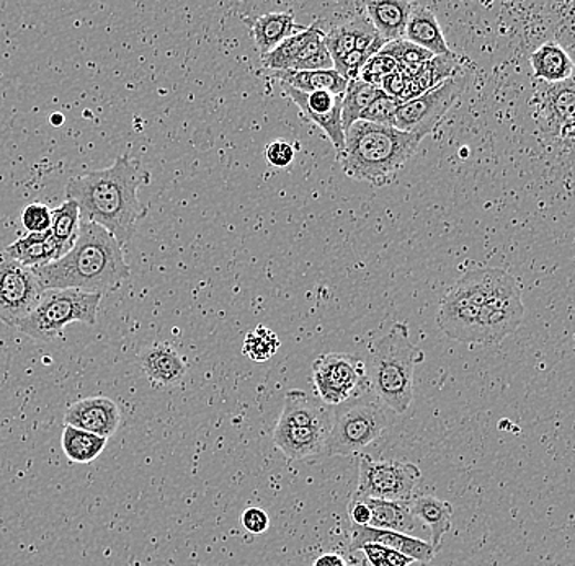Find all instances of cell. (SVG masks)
Masks as SVG:
<instances>
[{
	"label": "cell",
	"mask_w": 575,
	"mask_h": 566,
	"mask_svg": "<svg viewBox=\"0 0 575 566\" xmlns=\"http://www.w3.org/2000/svg\"><path fill=\"white\" fill-rule=\"evenodd\" d=\"M404 40L430 51L435 56H448L453 53L448 47L445 34L437 20L435 12L425 6L414 3L408 27H405Z\"/></svg>",
	"instance_id": "cell-21"
},
{
	"label": "cell",
	"mask_w": 575,
	"mask_h": 566,
	"mask_svg": "<svg viewBox=\"0 0 575 566\" xmlns=\"http://www.w3.org/2000/svg\"><path fill=\"white\" fill-rule=\"evenodd\" d=\"M20 219L29 234L48 233L53 224V209L43 203H32L23 208Z\"/></svg>",
	"instance_id": "cell-35"
},
{
	"label": "cell",
	"mask_w": 575,
	"mask_h": 566,
	"mask_svg": "<svg viewBox=\"0 0 575 566\" xmlns=\"http://www.w3.org/2000/svg\"><path fill=\"white\" fill-rule=\"evenodd\" d=\"M106 444H109L106 438L64 424L61 446H63L65 457L75 464H91L105 451Z\"/></svg>",
	"instance_id": "cell-27"
},
{
	"label": "cell",
	"mask_w": 575,
	"mask_h": 566,
	"mask_svg": "<svg viewBox=\"0 0 575 566\" xmlns=\"http://www.w3.org/2000/svg\"><path fill=\"white\" fill-rule=\"evenodd\" d=\"M312 566H347L346 558L339 554H324L316 558Z\"/></svg>",
	"instance_id": "cell-42"
},
{
	"label": "cell",
	"mask_w": 575,
	"mask_h": 566,
	"mask_svg": "<svg viewBox=\"0 0 575 566\" xmlns=\"http://www.w3.org/2000/svg\"><path fill=\"white\" fill-rule=\"evenodd\" d=\"M278 348H280V340H278L277 333L270 328L257 326L247 333L243 353L253 361L265 362L275 357Z\"/></svg>",
	"instance_id": "cell-31"
},
{
	"label": "cell",
	"mask_w": 575,
	"mask_h": 566,
	"mask_svg": "<svg viewBox=\"0 0 575 566\" xmlns=\"http://www.w3.org/2000/svg\"><path fill=\"white\" fill-rule=\"evenodd\" d=\"M360 552H363L371 566H411L414 564V560L408 555L383 547V545L367 544L360 548Z\"/></svg>",
	"instance_id": "cell-36"
},
{
	"label": "cell",
	"mask_w": 575,
	"mask_h": 566,
	"mask_svg": "<svg viewBox=\"0 0 575 566\" xmlns=\"http://www.w3.org/2000/svg\"><path fill=\"white\" fill-rule=\"evenodd\" d=\"M402 103L398 99L381 93L363 113H361L360 120L367 121L371 124H380V126L396 127V120H398L399 109Z\"/></svg>",
	"instance_id": "cell-33"
},
{
	"label": "cell",
	"mask_w": 575,
	"mask_h": 566,
	"mask_svg": "<svg viewBox=\"0 0 575 566\" xmlns=\"http://www.w3.org/2000/svg\"><path fill=\"white\" fill-rule=\"evenodd\" d=\"M378 544L392 550L408 555L419 564H430L435 558L437 550L430 542L408 536V534L394 533V531L374 529V527L353 526L350 531L349 550H360L363 545Z\"/></svg>",
	"instance_id": "cell-15"
},
{
	"label": "cell",
	"mask_w": 575,
	"mask_h": 566,
	"mask_svg": "<svg viewBox=\"0 0 575 566\" xmlns=\"http://www.w3.org/2000/svg\"><path fill=\"white\" fill-rule=\"evenodd\" d=\"M281 84L299 90V92H326L343 95L349 85V79L342 78L336 69L330 71H284L275 72Z\"/></svg>",
	"instance_id": "cell-26"
},
{
	"label": "cell",
	"mask_w": 575,
	"mask_h": 566,
	"mask_svg": "<svg viewBox=\"0 0 575 566\" xmlns=\"http://www.w3.org/2000/svg\"><path fill=\"white\" fill-rule=\"evenodd\" d=\"M243 526L246 527L247 533L260 536L270 527V517L261 507H247L243 513Z\"/></svg>",
	"instance_id": "cell-39"
},
{
	"label": "cell",
	"mask_w": 575,
	"mask_h": 566,
	"mask_svg": "<svg viewBox=\"0 0 575 566\" xmlns=\"http://www.w3.org/2000/svg\"><path fill=\"white\" fill-rule=\"evenodd\" d=\"M361 7L384 43H391L404 38L414 3L409 0H373L361 3Z\"/></svg>",
	"instance_id": "cell-20"
},
{
	"label": "cell",
	"mask_w": 575,
	"mask_h": 566,
	"mask_svg": "<svg viewBox=\"0 0 575 566\" xmlns=\"http://www.w3.org/2000/svg\"><path fill=\"white\" fill-rule=\"evenodd\" d=\"M316 393L326 405L339 407L371 392L367 364L349 354L327 353L312 364Z\"/></svg>",
	"instance_id": "cell-8"
},
{
	"label": "cell",
	"mask_w": 575,
	"mask_h": 566,
	"mask_svg": "<svg viewBox=\"0 0 575 566\" xmlns=\"http://www.w3.org/2000/svg\"><path fill=\"white\" fill-rule=\"evenodd\" d=\"M422 137L398 127L357 121L346 131L342 171L358 182L388 185L419 150Z\"/></svg>",
	"instance_id": "cell-3"
},
{
	"label": "cell",
	"mask_w": 575,
	"mask_h": 566,
	"mask_svg": "<svg viewBox=\"0 0 575 566\" xmlns=\"http://www.w3.org/2000/svg\"><path fill=\"white\" fill-rule=\"evenodd\" d=\"M470 78L466 72H461L456 78L443 82L439 88L429 90L419 99L402 103L399 109L396 127L404 133L425 137L432 134L445 120L446 113L453 109L461 95L466 92Z\"/></svg>",
	"instance_id": "cell-10"
},
{
	"label": "cell",
	"mask_w": 575,
	"mask_h": 566,
	"mask_svg": "<svg viewBox=\"0 0 575 566\" xmlns=\"http://www.w3.org/2000/svg\"><path fill=\"white\" fill-rule=\"evenodd\" d=\"M81 209L71 199H65L63 205L53 209V224H51V237L58 248V260L68 255L79 239L81 230Z\"/></svg>",
	"instance_id": "cell-28"
},
{
	"label": "cell",
	"mask_w": 575,
	"mask_h": 566,
	"mask_svg": "<svg viewBox=\"0 0 575 566\" xmlns=\"http://www.w3.org/2000/svg\"><path fill=\"white\" fill-rule=\"evenodd\" d=\"M3 254L29 268H41L58 260V248L50 230L20 237Z\"/></svg>",
	"instance_id": "cell-23"
},
{
	"label": "cell",
	"mask_w": 575,
	"mask_h": 566,
	"mask_svg": "<svg viewBox=\"0 0 575 566\" xmlns=\"http://www.w3.org/2000/svg\"><path fill=\"white\" fill-rule=\"evenodd\" d=\"M408 75L398 69V71L392 72V74L386 75L383 82H381V90L386 93V95L392 96V99H401L402 93H404L405 82H408Z\"/></svg>",
	"instance_id": "cell-40"
},
{
	"label": "cell",
	"mask_w": 575,
	"mask_h": 566,
	"mask_svg": "<svg viewBox=\"0 0 575 566\" xmlns=\"http://www.w3.org/2000/svg\"><path fill=\"white\" fill-rule=\"evenodd\" d=\"M383 93L380 88L367 84L361 79H352L343 93L342 124L343 131L349 130L353 123L360 120L361 113Z\"/></svg>",
	"instance_id": "cell-29"
},
{
	"label": "cell",
	"mask_w": 575,
	"mask_h": 566,
	"mask_svg": "<svg viewBox=\"0 0 575 566\" xmlns=\"http://www.w3.org/2000/svg\"><path fill=\"white\" fill-rule=\"evenodd\" d=\"M575 62V2L557 3L556 41Z\"/></svg>",
	"instance_id": "cell-34"
},
{
	"label": "cell",
	"mask_w": 575,
	"mask_h": 566,
	"mask_svg": "<svg viewBox=\"0 0 575 566\" xmlns=\"http://www.w3.org/2000/svg\"><path fill=\"white\" fill-rule=\"evenodd\" d=\"M141 368L153 384L171 388L187 374V362L175 348L156 343L140 354Z\"/></svg>",
	"instance_id": "cell-18"
},
{
	"label": "cell",
	"mask_w": 575,
	"mask_h": 566,
	"mask_svg": "<svg viewBox=\"0 0 575 566\" xmlns=\"http://www.w3.org/2000/svg\"><path fill=\"white\" fill-rule=\"evenodd\" d=\"M380 53L384 54V56L392 58V60L398 62L401 68H411V65L423 64V62L435 58V54L423 50V48L417 47V44L404 40V38H402V40L391 41V43H386Z\"/></svg>",
	"instance_id": "cell-32"
},
{
	"label": "cell",
	"mask_w": 575,
	"mask_h": 566,
	"mask_svg": "<svg viewBox=\"0 0 575 566\" xmlns=\"http://www.w3.org/2000/svg\"><path fill=\"white\" fill-rule=\"evenodd\" d=\"M422 472L411 462L377 461L361 455L355 495L384 502H411Z\"/></svg>",
	"instance_id": "cell-9"
},
{
	"label": "cell",
	"mask_w": 575,
	"mask_h": 566,
	"mask_svg": "<svg viewBox=\"0 0 575 566\" xmlns=\"http://www.w3.org/2000/svg\"><path fill=\"white\" fill-rule=\"evenodd\" d=\"M102 298L79 289H44L33 312L17 326V330L34 340L53 341L71 323L95 326Z\"/></svg>",
	"instance_id": "cell-7"
},
{
	"label": "cell",
	"mask_w": 575,
	"mask_h": 566,
	"mask_svg": "<svg viewBox=\"0 0 575 566\" xmlns=\"http://www.w3.org/2000/svg\"><path fill=\"white\" fill-rule=\"evenodd\" d=\"M44 289H79L89 295L115 291L129 279L123 245L94 223L81 220L79 239L60 260L34 268Z\"/></svg>",
	"instance_id": "cell-2"
},
{
	"label": "cell",
	"mask_w": 575,
	"mask_h": 566,
	"mask_svg": "<svg viewBox=\"0 0 575 566\" xmlns=\"http://www.w3.org/2000/svg\"><path fill=\"white\" fill-rule=\"evenodd\" d=\"M423 361V353L411 341L405 323H394L370 344L367 374L373 395L386 409L402 415L414 402L415 366Z\"/></svg>",
	"instance_id": "cell-4"
},
{
	"label": "cell",
	"mask_w": 575,
	"mask_h": 566,
	"mask_svg": "<svg viewBox=\"0 0 575 566\" xmlns=\"http://www.w3.org/2000/svg\"><path fill=\"white\" fill-rule=\"evenodd\" d=\"M349 514L353 526H370L371 511L360 496L353 495L352 500H350Z\"/></svg>",
	"instance_id": "cell-41"
},
{
	"label": "cell",
	"mask_w": 575,
	"mask_h": 566,
	"mask_svg": "<svg viewBox=\"0 0 575 566\" xmlns=\"http://www.w3.org/2000/svg\"><path fill=\"white\" fill-rule=\"evenodd\" d=\"M146 182L150 174L141 162L122 155L110 167L69 179L65 199L79 206L82 220L96 224L126 245L147 213L137 198V189Z\"/></svg>",
	"instance_id": "cell-1"
},
{
	"label": "cell",
	"mask_w": 575,
	"mask_h": 566,
	"mask_svg": "<svg viewBox=\"0 0 575 566\" xmlns=\"http://www.w3.org/2000/svg\"><path fill=\"white\" fill-rule=\"evenodd\" d=\"M122 413L120 407L109 397H91L69 407L64 424L89 431L96 436L112 438L119 430Z\"/></svg>",
	"instance_id": "cell-14"
},
{
	"label": "cell",
	"mask_w": 575,
	"mask_h": 566,
	"mask_svg": "<svg viewBox=\"0 0 575 566\" xmlns=\"http://www.w3.org/2000/svg\"><path fill=\"white\" fill-rule=\"evenodd\" d=\"M330 428H332V421L311 424V426H275L274 443L284 452L288 461H305V459L318 457V455L324 457Z\"/></svg>",
	"instance_id": "cell-16"
},
{
	"label": "cell",
	"mask_w": 575,
	"mask_h": 566,
	"mask_svg": "<svg viewBox=\"0 0 575 566\" xmlns=\"http://www.w3.org/2000/svg\"><path fill=\"white\" fill-rule=\"evenodd\" d=\"M559 136L563 137V140L575 141V120L573 123H567L566 126L561 127Z\"/></svg>",
	"instance_id": "cell-43"
},
{
	"label": "cell",
	"mask_w": 575,
	"mask_h": 566,
	"mask_svg": "<svg viewBox=\"0 0 575 566\" xmlns=\"http://www.w3.org/2000/svg\"><path fill=\"white\" fill-rule=\"evenodd\" d=\"M536 106L546 130L559 136L561 127L575 120V72L567 81L544 85L536 99Z\"/></svg>",
	"instance_id": "cell-17"
},
{
	"label": "cell",
	"mask_w": 575,
	"mask_h": 566,
	"mask_svg": "<svg viewBox=\"0 0 575 566\" xmlns=\"http://www.w3.org/2000/svg\"><path fill=\"white\" fill-rule=\"evenodd\" d=\"M399 64L392 58L384 56V54L378 53L377 56L371 58L370 61L364 64L363 71H361V81L367 84L374 85V88L381 89V82L386 75L392 74L398 71Z\"/></svg>",
	"instance_id": "cell-37"
},
{
	"label": "cell",
	"mask_w": 575,
	"mask_h": 566,
	"mask_svg": "<svg viewBox=\"0 0 575 566\" xmlns=\"http://www.w3.org/2000/svg\"><path fill=\"white\" fill-rule=\"evenodd\" d=\"M253 33L254 41L260 56L271 53L280 47L287 38L305 30V27L295 22L292 12H270L244 19Z\"/></svg>",
	"instance_id": "cell-19"
},
{
	"label": "cell",
	"mask_w": 575,
	"mask_h": 566,
	"mask_svg": "<svg viewBox=\"0 0 575 566\" xmlns=\"http://www.w3.org/2000/svg\"><path fill=\"white\" fill-rule=\"evenodd\" d=\"M265 158H267L268 164L274 165V167H288V165H291L292 161H295V147L287 143V141H274V143L268 144L267 150H265Z\"/></svg>",
	"instance_id": "cell-38"
},
{
	"label": "cell",
	"mask_w": 575,
	"mask_h": 566,
	"mask_svg": "<svg viewBox=\"0 0 575 566\" xmlns=\"http://www.w3.org/2000/svg\"><path fill=\"white\" fill-rule=\"evenodd\" d=\"M281 88H284L285 95L298 106L301 115L324 131V134L336 147L337 154H342L343 147H346V131H343L342 124L343 95H333L326 90L305 93L284 84Z\"/></svg>",
	"instance_id": "cell-12"
},
{
	"label": "cell",
	"mask_w": 575,
	"mask_h": 566,
	"mask_svg": "<svg viewBox=\"0 0 575 566\" xmlns=\"http://www.w3.org/2000/svg\"><path fill=\"white\" fill-rule=\"evenodd\" d=\"M451 291L480 306L481 344L501 343L525 319L518 282L504 269H468Z\"/></svg>",
	"instance_id": "cell-5"
},
{
	"label": "cell",
	"mask_w": 575,
	"mask_h": 566,
	"mask_svg": "<svg viewBox=\"0 0 575 566\" xmlns=\"http://www.w3.org/2000/svg\"><path fill=\"white\" fill-rule=\"evenodd\" d=\"M461 72L464 71L460 58L451 53L448 56H435L430 61L423 62L422 69H420L415 79L419 81L423 92H429V90L439 88L443 82L456 78Z\"/></svg>",
	"instance_id": "cell-30"
},
{
	"label": "cell",
	"mask_w": 575,
	"mask_h": 566,
	"mask_svg": "<svg viewBox=\"0 0 575 566\" xmlns=\"http://www.w3.org/2000/svg\"><path fill=\"white\" fill-rule=\"evenodd\" d=\"M530 64L533 68V78L544 84H559L573 78L575 72L573 58L554 41L544 43L538 50L533 51Z\"/></svg>",
	"instance_id": "cell-22"
},
{
	"label": "cell",
	"mask_w": 575,
	"mask_h": 566,
	"mask_svg": "<svg viewBox=\"0 0 575 566\" xmlns=\"http://www.w3.org/2000/svg\"><path fill=\"white\" fill-rule=\"evenodd\" d=\"M43 292L33 268L0 255V322L17 328L33 312Z\"/></svg>",
	"instance_id": "cell-11"
},
{
	"label": "cell",
	"mask_w": 575,
	"mask_h": 566,
	"mask_svg": "<svg viewBox=\"0 0 575 566\" xmlns=\"http://www.w3.org/2000/svg\"><path fill=\"white\" fill-rule=\"evenodd\" d=\"M384 44L383 38L371 25L364 10L340 25L327 27L326 47L332 58L333 68L353 51L377 56L383 50Z\"/></svg>",
	"instance_id": "cell-13"
},
{
	"label": "cell",
	"mask_w": 575,
	"mask_h": 566,
	"mask_svg": "<svg viewBox=\"0 0 575 566\" xmlns=\"http://www.w3.org/2000/svg\"><path fill=\"white\" fill-rule=\"evenodd\" d=\"M388 410L377 397L370 399L368 393L337 407L324 457L353 455L380 440L391 426Z\"/></svg>",
	"instance_id": "cell-6"
},
{
	"label": "cell",
	"mask_w": 575,
	"mask_h": 566,
	"mask_svg": "<svg viewBox=\"0 0 575 566\" xmlns=\"http://www.w3.org/2000/svg\"><path fill=\"white\" fill-rule=\"evenodd\" d=\"M360 498L364 500L371 511V523L368 527L402 534L415 529L417 519L412 513L411 502H384V500L364 498V496Z\"/></svg>",
	"instance_id": "cell-25"
},
{
	"label": "cell",
	"mask_w": 575,
	"mask_h": 566,
	"mask_svg": "<svg viewBox=\"0 0 575 566\" xmlns=\"http://www.w3.org/2000/svg\"><path fill=\"white\" fill-rule=\"evenodd\" d=\"M412 513L415 519L422 521L430 529L432 536V547L437 552L442 547L443 537L451 529V517H453V506L433 495H420L411 500Z\"/></svg>",
	"instance_id": "cell-24"
}]
</instances>
